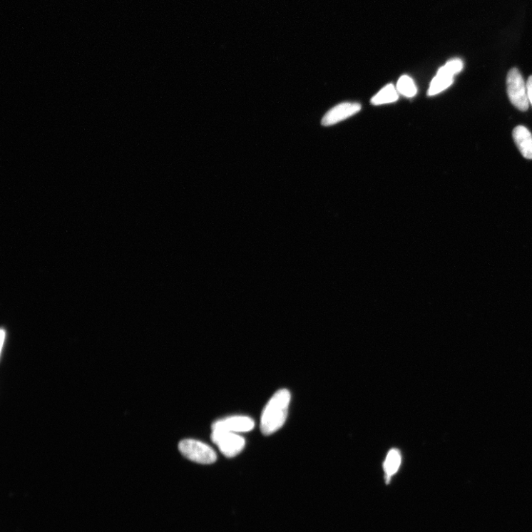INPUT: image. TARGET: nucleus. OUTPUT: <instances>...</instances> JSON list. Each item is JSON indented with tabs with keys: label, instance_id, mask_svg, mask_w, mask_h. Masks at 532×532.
I'll use <instances>...</instances> for the list:
<instances>
[{
	"label": "nucleus",
	"instance_id": "nucleus-1",
	"mask_svg": "<svg viewBox=\"0 0 532 532\" xmlns=\"http://www.w3.org/2000/svg\"><path fill=\"white\" fill-rule=\"evenodd\" d=\"M291 394L286 389L278 391L264 408L261 416L260 429L263 435L275 434L287 419Z\"/></svg>",
	"mask_w": 532,
	"mask_h": 532
},
{
	"label": "nucleus",
	"instance_id": "nucleus-2",
	"mask_svg": "<svg viewBox=\"0 0 532 532\" xmlns=\"http://www.w3.org/2000/svg\"><path fill=\"white\" fill-rule=\"evenodd\" d=\"M506 86L508 96L511 104L521 111H526L529 106L526 85L517 68H513L508 71Z\"/></svg>",
	"mask_w": 532,
	"mask_h": 532
},
{
	"label": "nucleus",
	"instance_id": "nucleus-3",
	"mask_svg": "<svg viewBox=\"0 0 532 532\" xmlns=\"http://www.w3.org/2000/svg\"><path fill=\"white\" fill-rule=\"evenodd\" d=\"M180 452L188 459L201 464H211L216 461L217 455L209 445L193 439H185L178 445Z\"/></svg>",
	"mask_w": 532,
	"mask_h": 532
},
{
	"label": "nucleus",
	"instance_id": "nucleus-4",
	"mask_svg": "<svg viewBox=\"0 0 532 532\" xmlns=\"http://www.w3.org/2000/svg\"><path fill=\"white\" fill-rule=\"evenodd\" d=\"M211 439L218 446L222 454L228 458L237 456L245 444L242 436L232 432L213 431Z\"/></svg>",
	"mask_w": 532,
	"mask_h": 532
},
{
	"label": "nucleus",
	"instance_id": "nucleus-5",
	"mask_svg": "<svg viewBox=\"0 0 532 532\" xmlns=\"http://www.w3.org/2000/svg\"><path fill=\"white\" fill-rule=\"evenodd\" d=\"M255 422L248 416H235L220 419L212 426L213 431H222L232 433H245L252 431Z\"/></svg>",
	"mask_w": 532,
	"mask_h": 532
},
{
	"label": "nucleus",
	"instance_id": "nucleus-6",
	"mask_svg": "<svg viewBox=\"0 0 532 532\" xmlns=\"http://www.w3.org/2000/svg\"><path fill=\"white\" fill-rule=\"evenodd\" d=\"M361 110V106L358 103L340 104L327 112L322 120L323 126H332L347 118H349Z\"/></svg>",
	"mask_w": 532,
	"mask_h": 532
},
{
	"label": "nucleus",
	"instance_id": "nucleus-7",
	"mask_svg": "<svg viewBox=\"0 0 532 532\" xmlns=\"http://www.w3.org/2000/svg\"><path fill=\"white\" fill-rule=\"evenodd\" d=\"M454 74L450 72L449 70L444 66L441 68L437 75L434 77L431 81V86H429L428 91L429 96L437 95L449 86H451L454 81Z\"/></svg>",
	"mask_w": 532,
	"mask_h": 532
},
{
	"label": "nucleus",
	"instance_id": "nucleus-8",
	"mask_svg": "<svg viewBox=\"0 0 532 532\" xmlns=\"http://www.w3.org/2000/svg\"><path fill=\"white\" fill-rule=\"evenodd\" d=\"M513 138L519 151L527 159H532V135L523 126H518L513 131Z\"/></svg>",
	"mask_w": 532,
	"mask_h": 532
},
{
	"label": "nucleus",
	"instance_id": "nucleus-9",
	"mask_svg": "<svg viewBox=\"0 0 532 532\" xmlns=\"http://www.w3.org/2000/svg\"><path fill=\"white\" fill-rule=\"evenodd\" d=\"M401 456L398 449H394L387 456L384 464L386 481H391L392 476L397 474L401 465Z\"/></svg>",
	"mask_w": 532,
	"mask_h": 532
},
{
	"label": "nucleus",
	"instance_id": "nucleus-10",
	"mask_svg": "<svg viewBox=\"0 0 532 532\" xmlns=\"http://www.w3.org/2000/svg\"><path fill=\"white\" fill-rule=\"evenodd\" d=\"M399 95L393 85H388L379 92L372 100L374 106L393 103L398 100Z\"/></svg>",
	"mask_w": 532,
	"mask_h": 532
},
{
	"label": "nucleus",
	"instance_id": "nucleus-11",
	"mask_svg": "<svg viewBox=\"0 0 532 532\" xmlns=\"http://www.w3.org/2000/svg\"><path fill=\"white\" fill-rule=\"evenodd\" d=\"M397 91L406 97H414L417 93V88L414 80L408 76H401L397 83Z\"/></svg>",
	"mask_w": 532,
	"mask_h": 532
},
{
	"label": "nucleus",
	"instance_id": "nucleus-12",
	"mask_svg": "<svg viewBox=\"0 0 532 532\" xmlns=\"http://www.w3.org/2000/svg\"><path fill=\"white\" fill-rule=\"evenodd\" d=\"M527 96L529 103L532 106V76H531L527 81L526 83Z\"/></svg>",
	"mask_w": 532,
	"mask_h": 532
},
{
	"label": "nucleus",
	"instance_id": "nucleus-13",
	"mask_svg": "<svg viewBox=\"0 0 532 532\" xmlns=\"http://www.w3.org/2000/svg\"><path fill=\"white\" fill-rule=\"evenodd\" d=\"M0 336H1V352L4 350V345L5 343V341L7 337V331L4 329V327H2L1 332H0Z\"/></svg>",
	"mask_w": 532,
	"mask_h": 532
}]
</instances>
